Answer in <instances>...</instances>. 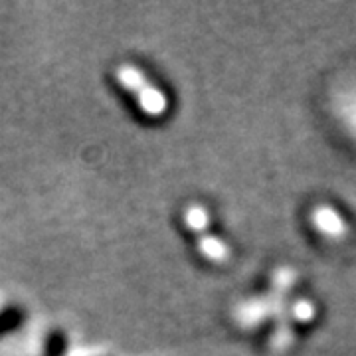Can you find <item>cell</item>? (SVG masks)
<instances>
[{"instance_id":"5b68a950","label":"cell","mask_w":356,"mask_h":356,"mask_svg":"<svg viewBox=\"0 0 356 356\" xmlns=\"http://www.w3.org/2000/svg\"><path fill=\"white\" fill-rule=\"evenodd\" d=\"M293 317L297 318L299 323H309V321H313L315 318V307L311 305L309 301L305 299H301V301H297L291 309Z\"/></svg>"},{"instance_id":"277c9868","label":"cell","mask_w":356,"mask_h":356,"mask_svg":"<svg viewBox=\"0 0 356 356\" xmlns=\"http://www.w3.org/2000/svg\"><path fill=\"white\" fill-rule=\"evenodd\" d=\"M184 224L186 228L198 234V236H204V232L210 226V216H208V210L202 208L200 204H192L191 208L184 212Z\"/></svg>"},{"instance_id":"7a4b0ae2","label":"cell","mask_w":356,"mask_h":356,"mask_svg":"<svg viewBox=\"0 0 356 356\" xmlns=\"http://www.w3.org/2000/svg\"><path fill=\"white\" fill-rule=\"evenodd\" d=\"M313 224L315 228L329 236V238H343L346 234V222L344 218L332 208V206H321L313 212Z\"/></svg>"},{"instance_id":"6da1fadb","label":"cell","mask_w":356,"mask_h":356,"mask_svg":"<svg viewBox=\"0 0 356 356\" xmlns=\"http://www.w3.org/2000/svg\"><path fill=\"white\" fill-rule=\"evenodd\" d=\"M133 97L137 99V105H139L140 111L147 117H151V119L163 117L166 113V109H168L166 95L156 86H153L151 81H147Z\"/></svg>"},{"instance_id":"3957f363","label":"cell","mask_w":356,"mask_h":356,"mask_svg":"<svg viewBox=\"0 0 356 356\" xmlns=\"http://www.w3.org/2000/svg\"><path fill=\"white\" fill-rule=\"evenodd\" d=\"M198 250H200V254H202L208 261H212V264H222V261H226L229 257L228 243L222 242L216 236H206V234L200 236V240H198Z\"/></svg>"}]
</instances>
